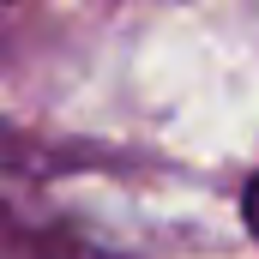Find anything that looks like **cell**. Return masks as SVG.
<instances>
[{"label":"cell","mask_w":259,"mask_h":259,"mask_svg":"<svg viewBox=\"0 0 259 259\" xmlns=\"http://www.w3.org/2000/svg\"><path fill=\"white\" fill-rule=\"evenodd\" d=\"M241 223H247V229L259 235V175L247 181V193H241Z\"/></svg>","instance_id":"cell-1"}]
</instances>
